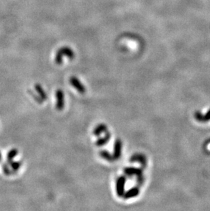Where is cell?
Returning a JSON list of instances; mask_svg holds the SVG:
<instances>
[{"mask_svg": "<svg viewBox=\"0 0 210 211\" xmlns=\"http://www.w3.org/2000/svg\"><path fill=\"white\" fill-rule=\"evenodd\" d=\"M107 126L104 124H98V126L94 128V130L93 131V133L94 136H100L102 133H106L107 131Z\"/></svg>", "mask_w": 210, "mask_h": 211, "instance_id": "obj_11", "label": "cell"}, {"mask_svg": "<svg viewBox=\"0 0 210 211\" xmlns=\"http://www.w3.org/2000/svg\"><path fill=\"white\" fill-rule=\"evenodd\" d=\"M126 183V177L120 176L116 181V192L119 197H123L125 193V185Z\"/></svg>", "mask_w": 210, "mask_h": 211, "instance_id": "obj_2", "label": "cell"}, {"mask_svg": "<svg viewBox=\"0 0 210 211\" xmlns=\"http://www.w3.org/2000/svg\"><path fill=\"white\" fill-rule=\"evenodd\" d=\"M70 84L76 90L81 94H84L86 92V89L84 86V85L81 83L79 80L74 76H73L70 78Z\"/></svg>", "mask_w": 210, "mask_h": 211, "instance_id": "obj_3", "label": "cell"}, {"mask_svg": "<svg viewBox=\"0 0 210 211\" xmlns=\"http://www.w3.org/2000/svg\"><path fill=\"white\" fill-rule=\"evenodd\" d=\"M35 89L36 91L37 92V93L40 96V97L42 98V100L46 101L47 99V94L46 93L45 91L44 90V89L42 88L40 84H36L35 85Z\"/></svg>", "mask_w": 210, "mask_h": 211, "instance_id": "obj_12", "label": "cell"}, {"mask_svg": "<svg viewBox=\"0 0 210 211\" xmlns=\"http://www.w3.org/2000/svg\"><path fill=\"white\" fill-rule=\"evenodd\" d=\"M17 154H18V151L16 150H12L10 152L8 155V159L9 161H11Z\"/></svg>", "mask_w": 210, "mask_h": 211, "instance_id": "obj_14", "label": "cell"}, {"mask_svg": "<svg viewBox=\"0 0 210 211\" xmlns=\"http://www.w3.org/2000/svg\"><path fill=\"white\" fill-rule=\"evenodd\" d=\"M100 157L103 158V159H105L106 161H109V162H112L114 160V158L113 155L111 154L106 150H103L100 152Z\"/></svg>", "mask_w": 210, "mask_h": 211, "instance_id": "obj_13", "label": "cell"}, {"mask_svg": "<svg viewBox=\"0 0 210 211\" xmlns=\"http://www.w3.org/2000/svg\"><path fill=\"white\" fill-rule=\"evenodd\" d=\"M121 150H122V142L119 139H117L114 144L113 154V157L114 160L119 159L121 155Z\"/></svg>", "mask_w": 210, "mask_h": 211, "instance_id": "obj_6", "label": "cell"}, {"mask_svg": "<svg viewBox=\"0 0 210 211\" xmlns=\"http://www.w3.org/2000/svg\"><path fill=\"white\" fill-rule=\"evenodd\" d=\"M56 98H57V103L56 108L59 111H61L64 108V92L60 89L57 90L56 92Z\"/></svg>", "mask_w": 210, "mask_h": 211, "instance_id": "obj_4", "label": "cell"}, {"mask_svg": "<svg viewBox=\"0 0 210 211\" xmlns=\"http://www.w3.org/2000/svg\"><path fill=\"white\" fill-rule=\"evenodd\" d=\"M130 161L131 163H139L143 167H145L147 166V159L145 156L142 154H134L131 157Z\"/></svg>", "mask_w": 210, "mask_h": 211, "instance_id": "obj_5", "label": "cell"}, {"mask_svg": "<svg viewBox=\"0 0 210 211\" xmlns=\"http://www.w3.org/2000/svg\"><path fill=\"white\" fill-rule=\"evenodd\" d=\"M111 133L108 132V131H107L106 133H105V136L104 137H100L99 139L96 141V146L98 147L104 146V145H105L108 143V141H109V140L111 139Z\"/></svg>", "mask_w": 210, "mask_h": 211, "instance_id": "obj_10", "label": "cell"}, {"mask_svg": "<svg viewBox=\"0 0 210 211\" xmlns=\"http://www.w3.org/2000/svg\"><path fill=\"white\" fill-rule=\"evenodd\" d=\"M195 118L196 120L201 122V123H206V122L210 121V110L207 111L205 114H202L200 111H196Z\"/></svg>", "mask_w": 210, "mask_h": 211, "instance_id": "obj_9", "label": "cell"}, {"mask_svg": "<svg viewBox=\"0 0 210 211\" xmlns=\"http://www.w3.org/2000/svg\"><path fill=\"white\" fill-rule=\"evenodd\" d=\"M64 56L68 58L70 60H73L74 58V52L69 47H63L60 48L57 51L55 58V62H56L57 64H61L62 63Z\"/></svg>", "mask_w": 210, "mask_h": 211, "instance_id": "obj_1", "label": "cell"}, {"mask_svg": "<svg viewBox=\"0 0 210 211\" xmlns=\"http://www.w3.org/2000/svg\"><path fill=\"white\" fill-rule=\"evenodd\" d=\"M21 166V163H19V162H15V163H12V167L14 170H19V168Z\"/></svg>", "mask_w": 210, "mask_h": 211, "instance_id": "obj_15", "label": "cell"}, {"mask_svg": "<svg viewBox=\"0 0 210 211\" xmlns=\"http://www.w3.org/2000/svg\"><path fill=\"white\" fill-rule=\"evenodd\" d=\"M124 172L127 176H136L137 177L143 175V169H141V168L128 167L124 169Z\"/></svg>", "mask_w": 210, "mask_h": 211, "instance_id": "obj_7", "label": "cell"}, {"mask_svg": "<svg viewBox=\"0 0 210 211\" xmlns=\"http://www.w3.org/2000/svg\"><path fill=\"white\" fill-rule=\"evenodd\" d=\"M140 193V189L139 187H134L131 188L129 190H128L126 193L124 194V199H130L133 198L134 197H136Z\"/></svg>", "mask_w": 210, "mask_h": 211, "instance_id": "obj_8", "label": "cell"}, {"mask_svg": "<svg viewBox=\"0 0 210 211\" xmlns=\"http://www.w3.org/2000/svg\"><path fill=\"white\" fill-rule=\"evenodd\" d=\"M206 144H210V139L206 141Z\"/></svg>", "mask_w": 210, "mask_h": 211, "instance_id": "obj_16", "label": "cell"}]
</instances>
